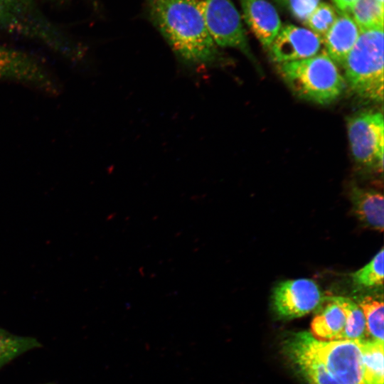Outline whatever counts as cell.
<instances>
[{
	"instance_id": "6da1fadb",
	"label": "cell",
	"mask_w": 384,
	"mask_h": 384,
	"mask_svg": "<svg viewBox=\"0 0 384 384\" xmlns=\"http://www.w3.org/2000/svg\"><path fill=\"white\" fill-rule=\"evenodd\" d=\"M153 19L178 59L188 67H209L220 60L193 0H153Z\"/></svg>"
},
{
	"instance_id": "7a4b0ae2",
	"label": "cell",
	"mask_w": 384,
	"mask_h": 384,
	"mask_svg": "<svg viewBox=\"0 0 384 384\" xmlns=\"http://www.w3.org/2000/svg\"><path fill=\"white\" fill-rule=\"evenodd\" d=\"M279 65L281 75L292 92L309 102L330 104L342 94L346 86L336 64L325 50Z\"/></svg>"
},
{
	"instance_id": "3957f363",
	"label": "cell",
	"mask_w": 384,
	"mask_h": 384,
	"mask_svg": "<svg viewBox=\"0 0 384 384\" xmlns=\"http://www.w3.org/2000/svg\"><path fill=\"white\" fill-rule=\"evenodd\" d=\"M344 80L362 99L383 100V28L360 31L343 64Z\"/></svg>"
},
{
	"instance_id": "277c9868",
	"label": "cell",
	"mask_w": 384,
	"mask_h": 384,
	"mask_svg": "<svg viewBox=\"0 0 384 384\" xmlns=\"http://www.w3.org/2000/svg\"><path fill=\"white\" fill-rule=\"evenodd\" d=\"M217 46L252 55L241 18L231 0H193Z\"/></svg>"
},
{
	"instance_id": "5b68a950",
	"label": "cell",
	"mask_w": 384,
	"mask_h": 384,
	"mask_svg": "<svg viewBox=\"0 0 384 384\" xmlns=\"http://www.w3.org/2000/svg\"><path fill=\"white\" fill-rule=\"evenodd\" d=\"M351 154L356 162L383 170L384 120L380 112H360L347 121Z\"/></svg>"
},
{
	"instance_id": "8992f818",
	"label": "cell",
	"mask_w": 384,
	"mask_h": 384,
	"mask_svg": "<svg viewBox=\"0 0 384 384\" xmlns=\"http://www.w3.org/2000/svg\"><path fill=\"white\" fill-rule=\"evenodd\" d=\"M0 80L18 82L53 95L58 93L60 88L52 73L40 60L1 43Z\"/></svg>"
},
{
	"instance_id": "52a82bcc",
	"label": "cell",
	"mask_w": 384,
	"mask_h": 384,
	"mask_svg": "<svg viewBox=\"0 0 384 384\" xmlns=\"http://www.w3.org/2000/svg\"><path fill=\"white\" fill-rule=\"evenodd\" d=\"M311 343L329 372L342 384H366L359 341H319Z\"/></svg>"
},
{
	"instance_id": "ba28073f",
	"label": "cell",
	"mask_w": 384,
	"mask_h": 384,
	"mask_svg": "<svg viewBox=\"0 0 384 384\" xmlns=\"http://www.w3.org/2000/svg\"><path fill=\"white\" fill-rule=\"evenodd\" d=\"M324 299L314 280L300 278L279 282L272 290V304L279 318L290 320L315 310Z\"/></svg>"
},
{
	"instance_id": "9c48e42d",
	"label": "cell",
	"mask_w": 384,
	"mask_h": 384,
	"mask_svg": "<svg viewBox=\"0 0 384 384\" xmlns=\"http://www.w3.org/2000/svg\"><path fill=\"white\" fill-rule=\"evenodd\" d=\"M311 338L310 332L299 331L284 339L282 349L289 361L307 384H342L329 372Z\"/></svg>"
},
{
	"instance_id": "30bf717a",
	"label": "cell",
	"mask_w": 384,
	"mask_h": 384,
	"mask_svg": "<svg viewBox=\"0 0 384 384\" xmlns=\"http://www.w3.org/2000/svg\"><path fill=\"white\" fill-rule=\"evenodd\" d=\"M321 43L322 38L309 29L286 24L268 48L272 60L279 65L316 55Z\"/></svg>"
},
{
	"instance_id": "8fae6325",
	"label": "cell",
	"mask_w": 384,
	"mask_h": 384,
	"mask_svg": "<svg viewBox=\"0 0 384 384\" xmlns=\"http://www.w3.org/2000/svg\"><path fill=\"white\" fill-rule=\"evenodd\" d=\"M244 19L265 48H268L281 28L278 13L267 0H239Z\"/></svg>"
},
{
	"instance_id": "7c38bea8",
	"label": "cell",
	"mask_w": 384,
	"mask_h": 384,
	"mask_svg": "<svg viewBox=\"0 0 384 384\" xmlns=\"http://www.w3.org/2000/svg\"><path fill=\"white\" fill-rule=\"evenodd\" d=\"M359 33V28L352 17L348 14L340 12L334 23L322 38L325 52L336 65H343Z\"/></svg>"
},
{
	"instance_id": "4fadbf2b",
	"label": "cell",
	"mask_w": 384,
	"mask_h": 384,
	"mask_svg": "<svg viewBox=\"0 0 384 384\" xmlns=\"http://www.w3.org/2000/svg\"><path fill=\"white\" fill-rule=\"evenodd\" d=\"M353 210L365 226L382 232L384 228V201L379 191L354 186L351 191Z\"/></svg>"
},
{
	"instance_id": "5bb4252c",
	"label": "cell",
	"mask_w": 384,
	"mask_h": 384,
	"mask_svg": "<svg viewBox=\"0 0 384 384\" xmlns=\"http://www.w3.org/2000/svg\"><path fill=\"white\" fill-rule=\"evenodd\" d=\"M328 302L312 319L311 334L319 341L341 340L346 324V315L336 302L327 298Z\"/></svg>"
},
{
	"instance_id": "9a60e30c",
	"label": "cell",
	"mask_w": 384,
	"mask_h": 384,
	"mask_svg": "<svg viewBox=\"0 0 384 384\" xmlns=\"http://www.w3.org/2000/svg\"><path fill=\"white\" fill-rule=\"evenodd\" d=\"M362 353L363 378L366 384H383L384 341L364 339L359 341Z\"/></svg>"
},
{
	"instance_id": "2e32d148",
	"label": "cell",
	"mask_w": 384,
	"mask_h": 384,
	"mask_svg": "<svg viewBox=\"0 0 384 384\" xmlns=\"http://www.w3.org/2000/svg\"><path fill=\"white\" fill-rule=\"evenodd\" d=\"M331 299L340 305L346 315L342 339L353 341L368 339L364 315L357 302L341 296H333Z\"/></svg>"
},
{
	"instance_id": "e0dca14e",
	"label": "cell",
	"mask_w": 384,
	"mask_h": 384,
	"mask_svg": "<svg viewBox=\"0 0 384 384\" xmlns=\"http://www.w3.org/2000/svg\"><path fill=\"white\" fill-rule=\"evenodd\" d=\"M364 315L368 338L383 341L384 304L383 297L366 295L358 299Z\"/></svg>"
},
{
	"instance_id": "ac0fdd59",
	"label": "cell",
	"mask_w": 384,
	"mask_h": 384,
	"mask_svg": "<svg viewBox=\"0 0 384 384\" xmlns=\"http://www.w3.org/2000/svg\"><path fill=\"white\" fill-rule=\"evenodd\" d=\"M351 12L359 31L383 28V5L378 0H358Z\"/></svg>"
},
{
	"instance_id": "d6986e66",
	"label": "cell",
	"mask_w": 384,
	"mask_h": 384,
	"mask_svg": "<svg viewBox=\"0 0 384 384\" xmlns=\"http://www.w3.org/2000/svg\"><path fill=\"white\" fill-rule=\"evenodd\" d=\"M41 344L34 338L19 336L0 329V367Z\"/></svg>"
},
{
	"instance_id": "ffe728a7",
	"label": "cell",
	"mask_w": 384,
	"mask_h": 384,
	"mask_svg": "<svg viewBox=\"0 0 384 384\" xmlns=\"http://www.w3.org/2000/svg\"><path fill=\"white\" fill-rule=\"evenodd\" d=\"M383 248L364 267L353 272L351 279L358 287L371 288L383 284Z\"/></svg>"
},
{
	"instance_id": "44dd1931",
	"label": "cell",
	"mask_w": 384,
	"mask_h": 384,
	"mask_svg": "<svg viewBox=\"0 0 384 384\" xmlns=\"http://www.w3.org/2000/svg\"><path fill=\"white\" fill-rule=\"evenodd\" d=\"M337 17L336 10L332 5L319 2L303 23L322 38Z\"/></svg>"
},
{
	"instance_id": "7402d4cb",
	"label": "cell",
	"mask_w": 384,
	"mask_h": 384,
	"mask_svg": "<svg viewBox=\"0 0 384 384\" xmlns=\"http://www.w3.org/2000/svg\"><path fill=\"white\" fill-rule=\"evenodd\" d=\"M288 11L295 18L304 22L320 0H273Z\"/></svg>"
},
{
	"instance_id": "603a6c76",
	"label": "cell",
	"mask_w": 384,
	"mask_h": 384,
	"mask_svg": "<svg viewBox=\"0 0 384 384\" xmlns=\"http://www.w3.org/2000/svg\"><path fill=\"white\" fill-rule=\"evenodd\" d=\"M20 0H0V22L15 11Z\"/></svg>"
},
{
	"instance_id": "cb8c5ba5",
	"label": "cell",
	"mask_w": 384,
	"mask_h": 384,
	"mask_svg": "<svg viewBox=\"0 0 384 384\" xmlns=\"http://www.w3.org/2000/svg\"><path fill=\"white\" fill-rule=\"evenodd\" d=\"M358 0H332L336 9L341 13L349 14Z\"/></svg>"
},
{
	"instance_id": "d4e9b609",
	"label": "cell",
	"mask_w": 384,
	"mask_h": 384,
	"mask_svg": "<svg viewBox=\"0 0 384 384\" xmlns=\"http://www.w3.org/2000/svg\"><path fill=\"white\" fill-rule=\"evenodd\" d=\"M378 2H379L380 4H381L382 5H383V0H378Z\"/></svg>"
}]
</instances>
